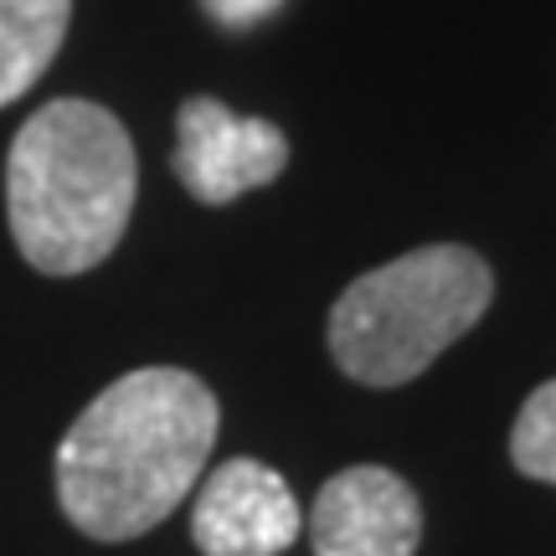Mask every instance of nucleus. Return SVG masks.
Returning <instances> with one entry per match:
<instances>
[{
	"mask_svg": "<svg viewBox=\"0 0 556 556\" xmlns=\"http://www.w3.org/2000/svg\"><path fill=\"white\" fill-rule=\"evenodd\" d=\"M490 299L495 274L475 248H413L345 283L330 309V356L361 387H407L475 330Z\"/></svg>",
	"mask_w": 556,
	"mask_h": 556,
	"instance_id": "3",
	"label": "nucleus"
},
{
	"mask_svg": "<svg viewBox=\"0 0 556 556\" xmlns=\"http://www.w3.org/2000/svg\"><path fill=\"white\" fill-rule=\"evenodd\" d=\"M283 0H201V11L217 21L222 31H253L268 16H278Z\"/></svg>",
	"mask_w": 556,
	"mask_h": 556,
	"instance_id": "9",
	"label": "nucleus"
},
{
	"mask_svg": "<svg viewBox=\"0 0 556 556\" xmlns=\"http://www.w3.org/2000/svg\"><path fill=\"white\" fill-rule=\"evenodd\" d=\"M139 191V160L103 103H41L5 155V217L16 253L47 278L99 268L119 248Z\"/></svg>",
	"mask_w": 556,
	"mask_h": 556,
	"instance_id": "2",
	"label": "nucleus"
},
{
	"mask_svg": "<svg viewBox=\"0 0 556 556\" xmlns=\"http://www.w3.org/2000/svg\"><path fill=\"white\" fill-rule=\"evenodd\" d=\"M283 165H289V139H283L278 124L253 119V114H232L217 99L180 103L170 170L197 201L227 206V201L278 180Z\"/></svg>",
	"mask_w": 556,
	"mask_h": 556,
	"instance_id": "4",
	"label": "nucleus"
},
{
	"mask_svg": "<svg viewBox=\"0 0 556 556\" xmlns=\"http://www.w3.org/2000/svg\"><path fill=\"white\" fill-rule=\"evenodd\" d=\"M422 500L402 475L381 464H356L325 479L309 510L315 556H417Z\"/></svg>",
	"mask_w": 556,
	"mask_h": 556,
	"instance_id": "6",
	"label": "nucleus"
},
{
	"mask_svg": "<svg viewBox=\"0 0 556 556\" xmlns=\"http://www.w3.org/2000/svg\"><path fill=\"white\" fill-rule=\"evenodd\" d=\"M73 21V0H0V109L31 93L52 67Z\"/></svg>",
	"mask_w": 556,
	"mask_h": 556,
	"instance_id": "7",
	"label": "nucleus"
},
{
	"mask_svg": "<svg viewBox=\"0 0 556 556\" xmlns=\"http://www.w3.org/2000/svg\"><path fill=\"white\" fill-rule=\"evenodd\" d=\"M304 531L289 479L263 458H227L201 479L191 541L201 556H283Z\"/></svg>",
	"mask_w": 556,
	"mask_h": 556,
	"instance_id": "5",
	"label": "nucleus"
},
{
	"mask_svg": "<svg viewBox=\"0 0 556 556\" xmlns=\"http://www.w3.org/2000/svg\"><path fill=\"white\" fill-rule=\"evenodd\" d=\"M222 407L180 366H139L83 407L58 448V505L93 541L155 531L197 490Z\"/></svg>",
	"mask_w": 556,
	"mask_h": 556,
	"instance_id": "1",
	"label": "nucleus"
},
{
	"mask_svg": "<svg viewBox=\"0 0 556 556\" xmlns=\"http://www.w3.org/2000/svg\"><path fill=\"white\" fill-rule=\"evenodd\" d=\"M510 464L526 479L556 484V377L541 381L536 392L520 402L516 428H510Z\"/></svg>",
	"mask_w": 556,
	"mask_h": 556,
	"instance_id": "8",
	"label": "nucleus"
}]
</instances>
